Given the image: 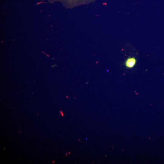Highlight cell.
Returning a JSON list of instances; mask_svg holds the SVG:
<instances>
[{
  "mask_svg": "<svg viewBox=\"0 0 164 164\" xmlns=\"http://www.w3.org/2000/svg\"><path fill=\"white\" fill-rule=\"evenodd\" d=\"M136 63V60L134 57L128 58L125 62V65L126 67L128 68L133 67Z\"/></svg>",
  "mask_w": 164,
  "mask_h": 164,
  "instance_id": "6da1fadb",
  "label": "cell"
},
{
  "mask_svg": "<svg viewBox=\"0 0 164 164\" xmlns=\"http://www.w3.org/2000/svg\"><path fill=\"white\" fill-rule=\"evenodd\" d=\"M60 113H61V115H62V116H63V112H62V111H61V112H60Z\"/></svg>",
  "mask_w": 164,
  "mask_h": 164,
  "instance_id": "7a4b0ae2",
  "label": "cell"
},
{
  "mask_svg": "<svg viewBox=\"0 0 164 164\" xmlns=\"http://www.w3.org/2000/svg\"><path fill=\"white\" fill-rule=\"evenodd\" d=\"M54 161H53L52 162H53V163H54Z\"/></svg>",
  "mask_w": 164,
  "mask_h": 164,
  "instance_id": "3957f363",
  "label": "cell"
}]
</instances>
